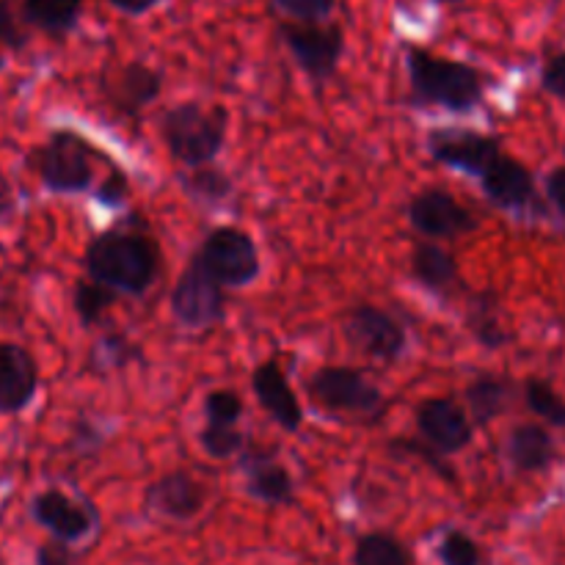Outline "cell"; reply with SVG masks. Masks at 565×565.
Wrapping results in <instances>:
<instances>
[{
	"instance_id": "obj_1",
	"label": "cell",
	"mask_w": 565,
	"mask_h": 565,
	"mask_svg": "<svg viewBox=\"0 0 565 565\" xmlns=\"http://www.w3.org/2000/svg\"><path fill=\"white\" fill-rule=\"evenodd\" d=\"M160 246L136 230L99 232L83 254L88 281L108 287L116 296H143L160 276Z\"/></svg>"
},
{
	"instance_id": "obj_2",
	"label": "cell",
	"mask_w": 565,
	"mask_h": 565,
	"mask_svg": "<svg viewBox=\"0 0 565 565\" xmlns=\"http://www.w3.org/2000/svg\"><path fill=\"white\" fill-rule=\"evenodd\" d=\"M406 75L412 103L417 108H445L452 114H469L486 97V77L463 61L445 58L430 50L408 44Z\"/></svg>"
},
{
	"instance_id": "obj_3",
	"label": "cell",
	"mask_w": 565,
	"mask_h": 565,
	"mask_svg": "<svg viewBox=\"0 0 565 565\" xmlns=\"http://www.w3.org/2000/svg\"><path fill=\"white\" fill-rule=\"evenodd\" d=\"M160 138L174 160L188 169L215 163L230 132V110L224 105L180 103L160 116Z\"/></svg>"
},
{
	"instance_id": "obj_4",
	"label": "cell",
	"mask_w": 565,
	"mask_h": 565,
	"mask_svg": "<svg viewBox=\"0 0 565 565\" xmlns=\"http://www.w3.org/2000/svg\"><path fill=\"white\" fill-rule=\"evenodd\" d=\"M307 392L315 406L329 414H351V417L379 419L384 414V392L370 381L362 370L345 364H329L315 370L307 381Z\"/></svg>"
},
{
	"instance_id": "obj_5",
	"label": "cell",
	"mask_w": 565,
	"mask_h": 565,
	"mask_svg": "<svg viewBox=\"0 0 565 565\" xmlns=\"http://www.w3.org/2000/svg\"><path fill=\"white\" fill-rule=\"evenodd\" d=\"M97 149L72 130H55L33 152V166L42 185L53 193H86L94 182Z\"/></svg>"
},
{
	"instance_id": "obj_6",
	"label": "cell",
	"mask_w": 565,
	"mask_h": 565,
	"mask_svg": "<svg viewBox=\"0 0 565 565\" xmlns=\"http://www.w3.org/2000/svg\"><path fill=\"white\" fill-rule=\"evenodd\" d=\"M196 257L224 290L252 285L263 270L257 243L237 226H215L202 241Z\"/></svg>"
},
{
	"instance_id": "obj_7",
	"label": "cell",
	"mask_w": 565,
	"mask_h": 565,
	"mask_svg": "<svg viewBox=\"0 0 565 565\" xmlns=\"http://www.w3.org/2000/svg\"><path fill=\"white\" fill-rule=\"evenodd\" d=\"M169 307L182 329L204 331L224 320L226 290L207 274V268L193 254L180 279H177L174 290H171Z\"/></svg>"
},
{
	"instance_id": "obj_8",
	"label": "cell",
	"mask_w": 565,
	"mask_h": 565,
	"mask_svg": "<svg viewBox=\"0 0 565 565\" xmlns=\"http://www.w3.org/2000/svg\"><path fill=\"white\" fill-rule=\"evenodd\" d=\"M279 36L285 47L290 50L298 70L315 83L329 81L340 66L345 53V33L334 22H285L279 28Z\"/></svg>"
},
{
	"instance_id": "obj_9",
	"label": "cell",
	"mask_w": 565,
	"mask_h": 565,
	"mask_svg": "<svg viewBox=\"0 0 565 565\" xmlns=\"http://www.w3.org/2000/svg\"><path fill=\"white\" fill-rule=\"evenodd\" d=\"M342 334L359 353L379 362H397L408 345L406 326L375 303H356L348 312Z\"/></svg>"
},
{
	"instance_id": "obj_10",
	"label": "cell",
	"mask_w": 565,
	"mask_h": 565,
	"mask_svg": "<svg viewBox=\"0 0 565 565\" xmlns=\"http://www.w3.org/2000/svg\"><path fill=\"white\" fill-rule=\"evenodd\" d=\"M408 224L428 241H447L478 230V218L445 188H425L408 202Z\"/></svg>"
},
{
	"instance_id": "obj_11",
	"label": "cell",
	"mask_w": 565,
	"mask_h": 565,
	"mask_svg": "<svg viewBox=\"0 0 565 565\" xmlns=\"http://www.w3.org/2000/svg\"><path fill=\"white\" fill-rule=\"evenodd\" d=\"M428 154L447 169L480 177L502 154L500 141L469 127H436L428 132Z\"/></svg>"
},
{
	"instance_id": "obj_12",
	"label": "cell",
	"mask_w": 565,
	"mask_h": 565,
	"mask_svg": "<svg viewBox=\"0 0 565 565\" xmlns=\"http://www.w3.org/2000/svg\"><path fill=\"white\" fill-rule=\"evenodd\" d=\"M419 439L434 447L439 456H456L467 450L475 439V425L469 414L450 397H430L414 412Z\"/></svg>"
},
{
	"instance_id": "obj_13",
	"label": "cell",
	"mask_w": 565,
	"mask_h": 565,
	"mask_svg": "<svg viewBox=\"0 0 565 565\" xmlns=\"http://www.w3.org/2000/svg\"><path fill=\"white\" fill-rule=\"evenodd\" d=\"M31 516L36 524H42L47 533H53L61 544H75L92 535V530L99 524L97 508L88 500H72L70 494L58 489H47L33 497Z\"/></svg>"
},
{
	"instance_id": "obj_14",
	"label": "cell",
	"mask_w": 565,
	"mask_h": 565,
	"mask_svg": "<svg viewBox=\"0 0 565 565\" xmlns=\"http://www.w3.org/2000/svg\"><path fill=\"white\" fill-rule=\"evenodd\" d=\"M237 467L246 478V491L265 505H292L296 502V480L290 469L276 458V452L263 447H243L237 452Z\"/></svg>"
},
{
	"instance_id": "obj_15",
	"label": "cell",
	"mask_w": 565,
	"mask_h": 565,
	"mask_svg": "<svg viewBox=\"0 0 565 565\" xmlns=\"http://www.w3.org/2000/svg\"><path fill=\"white\" fill-rule=\"evenodd\" d=\"M252 392L257 397L259 408L279 425L287 434H296L303 425V408L287 379L285 367L276 359L257 364L252 373Z\"/></svg>"
},
{
	"instance_id": "obj_16",
	"label": "cell",
	"mask_w": 565,
	"mask_h": 565,
	"mask_svg": "<svg viewBox=\"0 0 565 565\" xmlns=\"http://www.w3.org/2000/svg\"><path fill=\"white\" fill-rule=\"evenodd\" d=\"M143 505L171 522H191L207 505V489L191 472H169L149 483Z\"/></svg>"
},
{
	"instance_id": "obj_17",
	"label": "cell",
	"mask_w": 565,
	"mask_h": 565,
	"mask_svg": "<svg viewBox=\"0 0 565 565\" xmlns=\"http://www.w3.org/2000/svg\"><path fill=\"white\" fill-rule=\"evenodd\" d=\"M39 390V364L17 342H0V414H20Z\"/></svg>"
},
{
	"instance_id": "obj_18",
	"label": "cell",
	"mask_w": 565,
	"mask_h": 565,
	"mask_svg": "<svg viewBox=\"0 0 565 565\" xmlns=\"http://www.w3.org/2000/svg\"><path fill=\"white\" fill-rule=\"evenodd\" d=\"M478 180L486 199L502 210H524L535 199L533 171L508 154H500Z\"/></svg>"
},
{
	"instance_id": "obj_19",
	"label": "cell",
	"mask_w": 565,
	"mask_h": 565,
	"mask_svg": "<svg viewBox=\"0 0 565 565\" xmlns=\"http://www.w3.org/2000/svg\"><path fill=\"white\" fill-rule=\"evenodd\" d=\"M160 92H163V75L143 61H130L105 83L110 105L127 116L141 114L160 97Z\"/></svg>"
},
{
	"instance_id": "obj_20",
	"label": "cell",
	"mask_w": 565,
	"mask_h": 565,
	"mask_svg": "<svg viewBox=\"0 0 565 565\" xmlns=\"http://www.w3.org/2000/svg\"><path fill=\"white\" fill-rule=\"evenodd\" d=\"M505 456L516 472H544V469L552 467V461H555L557 456L555 439L550 436V430L541 428V425L535 423L516 425V428L508 434Z\"/></svg>"
},
{
	"instance_id": "obj_21",
	"label": "cell",
	"mask_w": 565,
	"mask_h": 565,
	"mask_svg": "<svg viewBox=\"0 0 565 565\" xmlns=\"http://www.w3.org/2000/svg\"><path fill=\"white\" fill-rule=\"evenodd\" d=\"M412 276L425 287V290L436 292V296H447V292L456 290L458 279V263L447 248H441L439 243L423 241L414 246L412 252Z\"/></svg>"
},
{
	"instance_id": "obj_22",
	"label": "cell",
	"mask_w": 565,
	"mask_h": 565,
	"mask_svg": "<svg viewBox=\"0 0 565 565\" xmlns=\"http://www.w3.org/2000/svg\"><path fill=\"white\" fill-rule=\"evenodd\" d=\"M463 397H467L472 425L486 428V425L494 423L497 417H502V412H505L508 403H511L513 397V386L511 381L500 379V375L480 373L478 379L467 386Z\"/></svg>"
},
{
	"instance_id": "obj_23",
	"label": "cell",
	"mask_w": 565,
	"mask_h": 565,
	"mask_svg": "<svg viewBox=\"0 0 565 565\" xmlns=\"http://www.w3.org/2000/svg\"><path fill=\"white\" fill-rule=\"evenodd\" d=\"M83 0H22V20L47 36H66L77 28Z\"/></svg>"
},
{
	"instance_id": "obj_24",
	"label": "cell",
	"mask_w": 565,
	"mask_h": 565,
	"mask_svg": "<svg viewBox=\"0 0 565 565\" xmlns=\"http://www.w3.org/2000/svg\"><path fill=\"white\" fill-rule=\"evenodd\" d=\"M467 326L475 340L483 348H489V351H497V348H502L511 340L500 320V303H497L494 292H478V296L469 298Z\"/></svg>"
},
{
	"instance_id": "obj_25",
	"label": "cell",
	"mask_w": 565,
	"mask_h": 565,
	"mask_svg": "<svg viewBox=\"0 0 565 565\" xmlns=\"http://www.w3.org/2000/svg\"><path fill=\"white\" fill-rule=\"evenodd\" d=\"M180 188L193 199V202L218 204L226 202L235 191V182L218 166H199V169H188L180 174Z\"/></svg>"
},
{
	"instance_id": "obj_26",
	"label": "cell",
	"mask_w": 565,
	"mask_h": 565,
	"mask_svg": "<svg viewBox=\"0 0 565 565\" xmlns=\"http://www.w3.org/2000/svg\"><path fill=\"white\" fill-rule=\"evenodd\" d=\"M136 359H141V348L130 340L121 331H108L105 337H99L97 345L92 348V356H88V370L94 373H110V370H125L130 367Z\"/></svg>"
},
{
	"instance_id": "obj_27",
	"label": "cell",
	"mask_w": 565,
	"mask_h": 565,
	"mask_svg": "<svg viewBox=\"0 0 565 565\" xmlns=\"http://www.w3.org/2000/svg\"><path fill=\"white\" fill-rule=\"evenodd\" d=\"M353 565H412V555L395 535L370 533L359 539Z\"/></svg>"
},
{
	"instance_id": "obj_28",
	"label": "cell",
	"mask_w": 565,
	"mask_h": 565,
	"mask_svg": "<svg viewBox=\"0 0 565 565\" xmlns=\"http://www.w3.org/2000/svg\"><path fill=\"white\" fill-rule=\"evenodd\" d=\"M116 292L108 287H99L94 281H77L75 298H72V307H75L77 320H81L83 329H92L99 320L105 318L110 307L116 303Z\"/></svg>"
},
{
	"instance_id": "obj_29",
	"label": "cell",
	"mask_w": 565,
	"mask_h": 565,
	"mask_svg": "<svg viewBox=\"0 0 565 565\" xmlns=\"http://www.w3.org/2000/svg\"><path fill=\"white\" fill-rule=\"evenodd\" d=\"M524 403L535 417L546 419L550 425L565 428V401L555 392V386L544 379L524 381Z\"/></svg>"
},
{
	"instance_id": "obj_30",
	"label": "cell",
	"mask_w": 565,
	"mask_h": 565,
	"mask_svg": "<svg viewBox=\"0 0 565 565\" xmlns=\"http://www.w3.org/2000/svg\"><path fill=\"white\" fill-rule=\"evenodd\" d=\"M243 397L235 390H213L204 397V417L207 425H218V428H237L243 419Z\"/></svg>"
},
{
	"instance_id": "obj_31",
	"label": "cell",
	"mask_w": 565,
	"mask_h": 565,
	"mask_svg": "<svg viewBox=\"0 0 565 565\" xmlns=\"http://www.w3.org/2000/svg\"><path fill=\"white\" fill-rule=\"evenodd\" d=\"M199 445L215 461H224V458H237V452L246 447V436L237 428H218V425H204L202 434H199Z\"/></svg>"
},
{
	"instance_id": "obj_32",
	"label": "cell",
	"mask_w": 565,
	"mask_h": 565,
	"mask_svg": "<svg viewBox=\"0 0 565 565\" xmlns=\"http://www.w3.org/2000/svg\"><path fill=\"white\" fill-rule=\"evenodd\" d=\"M390 452L397 458V461H408V458H414V456L423 458V463H428V467L434 469L439 478L456 480V472L447 467L445 456H439V452H436L434 447L425 445L423 439H412V436H397V439H392Z\"/></svg>"
},
{
	"instance_id": "obj_33",
	"label": "cell",
	"mask_w": 565,
	"mask_h": 565,
	"mask_svg": "<svg viewBox=\"0 0 565 565\" xmlns=\"http://www.w3.org/2000/svg\"><path fill=\"white\" fill-rule=\"evenodd\" d=\"M439 561L445 565H480V546L461 530H450L439 544Z\"/></svg>"
},
{
	"instance_id": "obj_34",
	"label": "cell",
	"mask_w": 565,
	"mask_h": 565,
	"mask_svg": "<svg viewBox=\"0 0 565 565\" xmlns=\"http://www.w3.org/2000/svg\"><path fill=\"white\" fill-rule=\"evenodd\" d=\"M274 6L279 11H285L287 17H292L296 22H309V25H315V22L329 20L337 0H274Z\"/></svg>"
},
{
	"instance_id": "obj_35",
	"label": "cell",
	"mask_w": 565,
	"mask_h": 565,
	"mask_svg": "<svg viewBox=\"0 0 565 565\" xmlns=\"http://www.w3.org/2000/svg\"><path fill=\"white\" fill-rule=\"evenodd\" d=\"M127 196H130V180H127L119 169L110 171V174L105 177L103 185L97 188V202L103 204V207H121V204L127 202Z\"/></svg>"
},
{
	"instance_id": "obj_36",
	"label": "cell",
	"mask_w": 565,
	"mask_h": 565,
	"mask_svg": "<svg viewBox=\"0 0 565 565\" xmlns=\"http://www.w3.org/2000/svg\"><path fill=\"white\" fill-rule=\"evenodd\" d=\"M541 86H544L546 94L552 97L565 99V53L552 55L544 64V72H541Z\"/></svg>"
},
{
	"instance_id": "obj_37",
	"label": "cell",
	"mask_w": 565,
	"mask_h": 565,
	"mask_svg": "<svg viewBox=\"0 0 565 565\" xmlns=\"http://www.w3.org/2000/svg\"><path fill=\"white\" fill-rule=\"evenodd\" d=\"M0 44H3V47H11V50L25 47V33H22L20 25H17L14 14H11V9L6 0H0Z\"/></svg>"
},
{
	"instance_id": "obj_38",
	"label": "cell",
	"mask_w": 565,
	"mask_h": 565,
	"mask_svg": "<svg viewBox=\"0 0 565 565\" xmlns=\"http://www.w3.org/2000/svg\"><path fill=\"white\" fill-rule=\"evenodd\" d=\"M36 565H81L77 557L72 555V550L61 541H50V544H42L36 552Z\"/></svg>"
},
{
	"instance_id": "obj_39",
	"label": "cell",
	"mask_w": 565,
	"mask_h": 565,
	"mask_svg": "<svg viewBox=\"0 0 565 565\" xmlns=\"http://www.w3.org/2000/svg\"><path fill=\"white\" fill-rule=\"evenodd\" d=\"M546 196L555 204L557 213L565 218V166H557L546 174Z\"/></svg>"
},
{
	"instance_id": "obj_40",
	"label": "cell",
	"mask_w": 565,
	"mask_h": 565,
	"mask_svg": "<svg viewBox=\"0 0 565 565\" xmlns=\"http://www.w3.org/2000/svg\"><path fill=\"white\" fill-rule=\"evenodd\" d=\"M116 11L121 14H130V17H141L147 11H152L158 6V0H108Z\"/></svg>"
},
{
	"instance_id": "obj_41",
	"label": "cell",
	"mask_w": 565,
	"mask_h": 565,
	"mask_svg": "<svg viewBox=\"0 0 565 565\" xmlns=\"http://www.w3.org/2000/svg\"><path fill=\"white\" fill-rule=\"evenodd\" d=\"M17 207V193H14V185H11L9 177L0 171V218H6V215L14 213Z\"/></svg>"
},
{
	"instance_id": "obj_42",
	"label": "cell",
	"mask_w": 565,
	"mask_h": 565,
	"mask_svg": "<svg viewBox=\"0 0 565 565\" xmlns=\"http://www.w3.org/2000/svg\"><path fill=\"white\" fill-rule=\"evenodd\" d=\"M436 3H461V0H436Z\"/></svg>"
}]
</instances>
